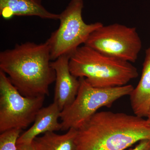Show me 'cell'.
<instances>
[{
	"label": "cell",
	"instance_id": "6da1fadb",
	"mask_svg": "<svg viewBox=\"0 0 150 150\" xmlns=\"http://www.w3.org/2000/svg\"><path fill=\"white\" fill-rule=\"evenodd\" d=\"M51 50L47 41L26 42L0 53V70L23 96H48L56 74L51 67Z\"/></svg>",
	"mask_w": 150,
	"mask_h": 150
},
{
	"label": "cell",
	"instance_id": "7a4b0ae2",
	"mask_svg": "<svg viewBox=\"0 0 150 150\" xmlns=\"http://www.w3.org/2000/svg\"><path fill=\"white\" fill-rule=\"evenodd\" d=\"M77 130V150H124L150 140L146 119L123 112H96Z\"/></svg>",
	"mask_w": 150,
	"mask_h": 150
},
{
	"label": "cell",
	"instance_id": "3957f363",
	"mask_svg": "<svg viewBox=\"0 0 150 150\" xmlns=\"http://www.w3.org/2000/svg\"><path fill=\"white\" fill-rule=\"evenodd\" d=\"M69 67L72 74L84 78L91 85L98 88L126 85L139 75L131 63L105 55L85 45L70 56Z\"/></svg>",
	"mask_w": 150,
	"mask_h": 150
},
{
	"label": "cell",
	"instance_id": "277c9868",
	"mask_svg": "<svg viewBox=\"0 0 150 150\" xmlns=\"http://www.w3.org/2000/svg\"><path fill=\"white\" fill-rule=\"evenodd\" d=\"M80 86L74 101L61 112L62 131L79 129L100 108L110 107L123 97L130 95L134 87L127 84L121 86L98 88L91 85L84 78H79Z\"/></svg>",
	"mask_w": 150,
	"mask_h": 150
},
{
	"label": "cell",
	"instance_id": "5b68a950",
	"mask_svg": "<svg viewBox=\"0 0 150 150\" xmlns=\"http://www.w3.org/2000/svg\"><path fill=\"white\" fill-rule=\"evenodd\" d=\"M83 6V0H71L60 14L59 28L46 40L52 61L64 55L71 56L81 44H85L94 31L103 25L100 22H85L82 17Z\"/></svg>",
	"mask_w": 150,
	"mask_h": 150
},
{
	"label": "cell",
	"instance_id": "8992f818",
	"mask_svg": "<svg viewBox=\"0 0 150 150\" xmlns=\"http://www.w3.org/2000/svg\"><path fill=\"white\" fill-rule=\"evenodd\" d=\"M45 97L23 96L0 70V133L26 129L34 122Z\"/></svg>",
	"mask_w": 150,
	"mask_h": 150
},
{
	"label": "cell",
	"instance_id": "52a82bcc",
	"mask_svg": "<svg viewBox=\"0 0 150 150\" xmlns=\"http://www.w3.org/2000/svg\"><path fill=\"white\" fill-rule=\"evenodd\" d=\"M85 45L105 55L134 63L142 48L135 27L115 23L102 26L90 35Z\"/></svg>",
	"mask_w": 150,
	"mask_h": 150
},
{
	"label": "cell",
	"instance_id": "ba28073f",
	"mask_svg": "<svg viewBox=\"0 0 150 150\" xmlns=\"http://www.w3.org/2000/svg\"><path fill=\"white\" fill-rule=\"evenodd\" d=\"M70 56L64 55L51 62L56 74L54 102L62 111L74 100L80 86L79 79L72 74L70 71Z\"/></svg>",
	"mask_w": 150,
	"mask_h": 150
},
{
	"label": "cell",
	"instance_id": "9c48e42d",
	"mask_svg": "<svg viewBox=\"0 0 150 150\" xmlns=\"http://www.w3.org/2000/svg\"><path fill=\"white\" fill-rule=\"evenodd\" d=\"M61 112L59 106L54 102L40 108L36 114L33 125L20 136L17 144L32 143L40 134L62 130V124L59 122Z\"/></svg>",
	"mask_w": 150,
	"mask_h": 150
},
{
	"label": "cell",
	"instance_id": "30bf717a",
	"mask_svg": "<svg viewBox=\"0 0 150 150\" xmlns=\"http://www.w3.org/2000/svg\"><path fill=\"white\" fill-rule=\"evenodd\" d=\"M0 15L6 19L14 16L54 20H59L60 18V14L50 12L45 8L42 0H0Z\"/></svg>",
	"mask_w": 150,
	"mask_h": 150
},
{
	"label": "cell",
	"instance_id": "8fae6325",
	"mask_svg": "<svg viewBox=\"0 0 150 150\" xmlns=\"http://www.w3.org/2000/svg\"><path fill=\"white\" fill-rule=\"evenodd\" d=\"M145 53L142 76L130 95L134 114L142 118L147 117L150 109V47Z\"/></svg>",
	"mask_w": 150,
	"mask_h": 150
},
{
	"label": "cell",
	"instance_id": "7c38bea8",
	"mask_svg": "<svg viewBox=\"0 0 150 150\" xmlns=\"http://www.w3.org/2000/svg\"><path fill=\"white\" fill-rule=\"evenodd\" d=\"M77 130L71 128L63 135L48 132L33 141L36 150H77L76 143Z\"/></svg>",
	"mask_w": 150,
	"mask_h": 150
},
{
	"label": "cell",
	"instance_id": "4fadbf2b",
	"mask_svg": "<svg viewBox=\"0 0 150 150\" xmlns=\"http://www.w3.org/2000/svg\"><path fill=\"white\" fill-rule=\"evenodd\" d=\"M21 129H11L1 133L0 150H17V142Z\"/></svg>",
	"mask_w": 150,
	"mask_h": 150
},
{
	"label": "cell",
	"instance_id": "5bb4252c",
	"mask_svg": "<svg viewBox=\"0 0 150 150\" xmlns=\"http://www.w3.org/2000/svg\"><path fill=\"white\" fill-rule=\"evenodd\" d=\"M129 150H150V140H141L135 148Z\"/></svg>",
	"mask_w": 150,
	"mask_h": 150
},
{
	"label": "cell",
	"instance_id": "9a60e30c",
	"mask_svg": "<svg viewBox=\"0 0 150 150\" xmlns=\"http://www.w3.org/2000/svg\"><path fill=\"white\" fill-rule=\"evenodd\" d=\"M17 150H36L33 142L28 144H17Z\"/></svg>",
	"mask_w": 150,
	"mask_h": 150
},
{
	"label": "cell",
	"instance_id": "2e32d148",
	"mask_svg": "<svg viewBox=\"0 0 150 150\" xmlns=\"http://www.w3.org/2000/svg\"><path fill=\"white\" fill-rule=\"evenodd\" d=\"M147 121L148 123H149V125L150 126V109L149 110V113H148V115H147Z\"/></svg>",
	"mask_w": 150,
	"mask_h": 150
}]
</instances>
